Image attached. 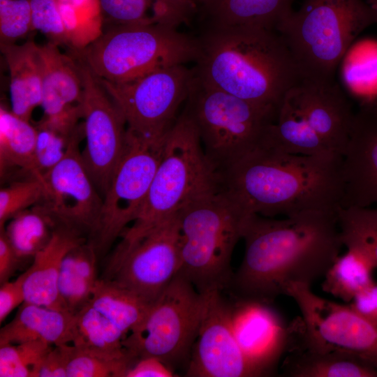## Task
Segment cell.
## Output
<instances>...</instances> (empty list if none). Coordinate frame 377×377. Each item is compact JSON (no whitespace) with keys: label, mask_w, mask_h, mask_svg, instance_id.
Listing matches in <instances>:
<instances>
[{"label":"cell","mask_w":377,"mask_h":377,"mask_svg":"<svg viewBox=\"0 0 377 377\" xmlns=\"http://www.w3.org/2000/svg\"><path fill=\"white\" fill-rule=\"evenodd\" d=\"M205 295V307L186 376H256L235 339L231 325V303L224 298L222 291Z\"/></svg>","instance_id":"2e32d148"},{"label":"cell","mask_w":377,"mask_h":377,"mask_svg":"<svg viewBox=\"0 0 377 377\" xmlns=\"http://www.w3.org/2000/svg\"><path fill=\"white\" fill-rule=\"evenodd\" d=\"M136 362L131 353L112 357L71 344L67 377H126Z\"/></svg>","instance_id":"e575fe53"},{"label":"cell","mask_w":377,"mask_h":377,"mask_svg":"<svg viewBox=\"0 0 377 377\" xmlns=\"http://www.w3.org/2000/svg\"><path fill=\"white\" fill-rule=\"evenodd\" d=\"M45 193L42 175H29L0 190V229L17 214L38 204Z\"/></svg>","instance_id":"d590c367"},{"label":"cell","mask_w":377,"mask_h":377,"mask_svg":"<svg viewBox=\"0 0 377 377\" xmlns=\"http://www.w3.org/2000/svg\"><path fill=\"white\" fill-rule=\"evenodd\" d=\"M288 103L332 151L346 147L355 112L334 80L303 77L286 94Z\"/></svg>","instance_id":"ac0fdd59"},{"label":"cell","mask_w":377,"mask_h":377,"mask_svg":"<svg viewBox=\"0 0 377 377\" xmlns=\"http://www.w3.org/2000/svg\"><path fill=\"white\" fill-rule=\"evenodd\" d=\"M205 303V294L178 274L151 304L141 323L126 335L124 348L137 360L156 357L173 371L187 366Z\"/></svg>","instance_id":"9c48e42d"},{"label":"cell","mask_w":377,"mask_h":377,"mask_svg":"<svg viewBox=\"0 0 377 377\" xmlns=\"http://www.w3.org/2000/svg\"><path fill=\"white\" fill-rule=\"evenodd\" d=\"M294 0H205L200 6L205 27H258L275 29L292 12Z\"/></svg>","instance_id":"d4e9b609"},{"label":"cell","mask_w":377,"mask_h":377,"mask_svg":"<svg viewBox=\"0 0 377 377\" xmlns=\"http://www.w3.org/2000/svg\"><path fill=\"white\" fill-rule=\"evenodd\" d=\"M103 17L116 25L156 23L148 15L154 0H98Z\"/></svg>","instance_id":"60d3db41"},{"label":"cell","mask_w":377,"mask_h":377,"mask_svg":"<svg viewBox=\"0 0 377 377\" xmlns=\"http://www.w3.org/2000/svg\"><path fill=\"white\" fill-rule=\"evenodd\" d=\"M37 128L3 106L0 108V172L3 177L11 168L35 173Z\"/></svg>","instance_id":"83f0119b"},{"label":"cell","mask_w":377,"mask_h":377,"mask_svg":"<svg viewBox=\"0 0 377 377\" xmlns=\"http://www.w3.org/2000/svg\"><path fill=\"white\" fill-rule=\"evenodd\" d=\"M24 273L13 281L1 284L0 288V323L17 307L25 302L24 292Z\"/></svg>","instance_id":"7bdbcfd3"},{"label":"cell","mask_w":377,"mask_h":377,"mask_svg":"<svg viewBox=\"0 0 377 377\" xmlns=\"http://www.w3.org/2000/svg\"><path fill=\"white\" fill-rule=\"evenodd\" d=\"M1 49L8 68L11 111L29 121L42 100L43 70L39 45L29 40L22 45H1Z\"/></svg>","instance_id":"603a6c76"},{"label":"cell","mask_w":377,"mask_h":377,"mask_svg":"<svg viewBox=\"0 0 377 377\" xmlns=\"http://www.w3.org/2000/svg\"><path fill=\"white\" fill-rule=\"evenodd\" d=\"M83 137L82 123L76 128L65 156L42 175L45 193L36 205L57 223L91 239L98 227L103 197L94 184L79 149Z\"/></svg>","instance_id":"5bb4252c"},{"label":"cell","mask_w":377,"mask_h":377,"mask_svg":"<svg viewBox=\"0 0 377 377\" xmlns=\"http://www.w3.org/2000/svg\"><path fill=\"white\" fill-rule=\"evenodd\" d=\"M79 67L83 83L82 108L86 140L82 157L103 199L125 149L127 126L98 77L84 63Z\"/></svg>","instance_id":"9a60e30c"},{"label":"cell","mask_w":377,"mask_h":377,"mask_svg":"<svg viewBox=\"0 0 377 377\" xmlns=\"http://www.w3.org/2000/svg\"><path fill=\"white\" fill-rule=\"evenodd\" d=\"M374 24L377 13L362 0H304L276 31L303 77L332 80L354 40Z\"/></svg>","instance_id":"5b68a950"},{"label":"cell","mask_w":377,"mask_h":377,"mask_svg":"<svg viewBox=\"0 0 377 377\" xmlns=\"http://www.w3.org/2000/svg\"><path fill=\"white\" fill-rule=\"evenodd\" d=\"M268 303L236 298L231 325L237 344L256 376L273 374L288 350L293 324Z\"/></svg>","instance_id":"e0dca14e"},{"label":"cell","mask_w":377,"mask_h":377,"mask_svg":"<svg viewBox=\"0 0 377 377\" xmlns=\"http://www.w3.org/2000/svg\"><path fill=\"white\" fill-rule=\"evenodd\" d=\"M194 70L185 65L161 68L132 81L114 83L99 79L123 114L127 131L140 138H163L187 99Z\"/></svg>","instance_id":"7c38bea8"},{"label":"cell","mask_w":377,"mask_h":377,"mask_svg":"<svg viewBox=\"0 0 377 377\" xmlns=\"http://www.w3.org/2000/svg\"><path fill=\"white\" fill-rule=\"evenodd\" d=\"M43 70L40 106L44 119H77L82 117L83 83L79 65L62 54L58 45L39 46Z\"/></svg>","instance_id":"ffe728a7"},{"label":"cell","mask_w":377,"mask_h":377,"mask_svg":"<svg viewBox=\"0 0 377 377\" xmlns=\"http://www.w3.org/2000/svg\"><path fill=\"white\" fill-rule=\"evenodd\" d=\"M282 364L288 377H377V367L343 353L291 340Z\"/></svg>","instance_id":"cb8c5ba5"},{"label":"cell","mask_w":377,"mask_h":377,"mask_svg":"<svg viewBox=\"0 0 377 377\" xmlns=\"http://www.w3.org/2000/svg\"><path fill=\"white\" fill-rule=\"evenodd\" d=\"M198 38L197 77L240 98L279 110L286 92L303 77L275 29L205 27Z\"/></svg>","instance_id":"3957f363"},{"label":"cell","mask_w":377,"mask_h":377,"mask_svg":"<svg viewBox=\"0 0 377 377\" xmlns=\"http://www.w3.org/2000/svg\"><path fill=\"white\" fill-rule=\"evenodd\" d=\"M85 241L77 230L57 223L48 244L36 254L24 272V302L64 311L57 288L61 263L73 247Z\"/></svg>","instance_id":"44dd1931"},{"label":"cell","mask_w":377,"mask_h":377,"mask_svg":"<svg viewBox=\"0 0 377 377\" xmlns=\"http://www.w3.org/2000/svg\"><path fill=\"white\" fill-rule=\"evenodd\" d=\"M77 52L98 78L123 83L161 68L195 62L199 41L165 24L115 25Z\"/></svg>","instance_id":"52a82bcc"},{"label":"cell","mask_w":377,"mask_h":377,"mask_svg":"<svg viewBox=\"0 0 377 377\" xmlns=\"http://www.w3.org/2000/svg\"><path fill=\"white\" fill-rule=\"evenodd\" d=\"M186 101L185 110L217 172L258 147L278 114L273 108L209 86L195 74Z\"/></svg>","instance_id":"ba28073f"},{"label":"cell","mask_w":377,"mask_h":377,"mask_svg":"<svg viewBox=\"0 0 377 377\" xmlns=\"http://www.w3.org/2000/svg\"><path fill=\"white\" fill-rule=\"evenodd\" d=\"M68 44L77 52L103 34V16L98 0H59Z\"/></svg>","instance_id":"d6a6232c"},{"label":"cell","mask_w":377,"mask_h":377,"mask_svg":"<svg viewBox=\"0 0 377 377\" xmlns=\"http://www.w3.org/2000/svg\"><path fill=\"white\" fill-rule=\"evenodd\" d=\"M33 30L45 35L57 45L68 44L59 0H29Z\"/></svg>","instance_id":"ab89813d"},{"label":"cell","mask_w":377,"mask_h":377,"mask_svg":"<svg viewBox=\"0 0 377 377\" xmlns=\"http://www.w3.org/2000/svg\"><path fill=\"white\" fill-rule=\"evenodd\" d=\"M175 372L160 360L147 357L139 359L128 370L126 377H172Z\"/></svg>","instance_id":"f6af8a7d"},{"label":"cell","mask_w":377,"mask_h":377,"mask_svg":"<svg viewBox=\"0 0 377 377\" xmlns=\"http://www.w3.org/2000/svg\"><path fill=\"white\" fill-rule=\"evenodd\" d=\"M367 3L377 13V0H367Z\"/></svg>","instance_id":"c3c4849f"},{"label":"cell","mask_w":377,"mask_h":377,"mask_svg":"<svg viewBox=\"0 0 377 377\" xmlns=\"http://www.w3.org/2000/svg\"><path fill=\"white\" fill-rule=\"evenodd\" d=\"M165 138L149 141L127 131L125 149L103 197L97 229L88 242L98 254L109 248L139 214L161 158Z\"/></svg>","instance_id":"4fadbf2b"},{"label":"cell","mask_w":377,"mask_h":377,"mask_svg":"<svg viewBox=\"0 0 377 377\" xmlns=\"http://www.w3.org/2000/svg\"><path fill=\"white\" fill-rule=\"evenodd\" d=\"M32 30L29 0H0L1 45L13 44Z\"/></svg>","instance_id":"74e56055"},{"label":"cell","mask_w":377,"mask_h":377,"mask_svg":"<svg viewBox=\"0 0 377 377\" xmlns=\"http://www.w3.org/2000/svg\"><path fill=\"white\" fill-rule=\"evenodd\" d=\"M21 260L13 250L3 229H0V283L9 281Z\"/></svg>","instance_id":"bcb514c9"},{"label":"cell","mask_w":377,"mask_h":377,"mask_svg":"<svg viewBox=\"0 0 377 377\" xmlns=\"http://www.w3.org/2000/svg\"><path fill=\"white\" fill-rule=\"evenodd\" d=\"M182 1H184V3L194 7V8H197L198 6H201L205 1V0H181Z\"/></svg>","instance_id":"7dc6e473"},{"label":"cell","mask_w":377,"mask_h":377,"mask_svg":"<svg viewBox=\"0 0 377 377\" xmlns=\"http://www.w3.org/2000/svg\"><path fill=\"white\" fill-rule=\"evenodd\" d=\"M259 146L301 155L336 153L330 149L305 121L282 101L276 121L269 125Z\"/></svg>","instance_id":"4316f807"},{"label":"cell","mask_w":377,"mask_h":377,"mask_svg":"<svg viewBox=\"0 0 377 377\" xmlns=\"http://www.w3.org/2000/svg\"><path fill=\"white\" fill-rule=\"evenodd\" d=\"M218 173L221 188L251 214L288 216L341 207L342 156L337 153L301 155L258 146Z\"/></svg>","instance_id":"7a4b0ae2"},{"label":"cell","mask_w":377,"mask_h":377,"mask_svg":"<svg viewBox=\"0 0 377 377\" xmlns=\"http://www.w3.org/2000/svg\"><path fill=\"white\" fill-rule=\"evenodd\" d=\"M54 346L42 341L0 344V377H31V372Z\"/></svg>","instance_id":"8d00e7d4"},{"label":"cell","mask_w":377,"mask_h":377,"mask_svg":"<svg viewBox=\"0 0 377 377\" xmlns=\"http://www.w3.org/2000/svg\"><path fill=\"white\" fill-rule=\"evenodd\" d=\"M251 214L221 186L178 212L181 267L179 274L200 293L229 288L234 248Z\"/></svg>","instance_id":"277c9868"},{"label":"cell","mask_w":377,"mask_h":377,"mask_svg":"<svg viewBox=\"0 0 377 377\" xmlns=\"http://www.w3.org/2000/svg\"><path fill=\"white\" fill-rule=\"evenodd\" d=\"M89 303L126 335L141 323L151 306L129 291L101 278L98 279Z\"/></svg>","instance_id":"4dcf8cb0"},{"label":"cell","mask_w":377,"mask_h":377,"mask_svg":"<svg viewBox=\"0 0 377 377\" xmlns=\"http://www.w3.org/2000/svg\"><path fill=\"white\" fill-rule=\"evenodd\" d=\"M337 218L343 246L358 249L377 268V207H339Z\"/></svg>","instance_id":"836d02e7"},{"label":"cell","mask_w":377,"mask_h":377,"mask_svg":"<svg viewBox=\"0 0 377 377\" xmlns=\"http://www.w3.org/2000/svg\"><path fill=\"white\" fill-rule=\"evenodd\" d=\"M285 295L295 300L302 313L293 320L295 341L348 354L377 367V325L350 305L316 295L311 285L290 283Z\"/></svg>","instance_id":"8fae6325"},{"label":"cell","mask_w":377,"mask_h":377,"mask_svg":"<svg viewBox=\"0 0 377 377\" xmlns=\"http://www.w3.org/2000/svg\"><path fill=\"white\" fill-rule=\"evenodd\" d=\"M339 256L324 275L322 289L324 292L351 302L360 292L374 283L372 276L376 269L370 258L354 247Z\"/></svg>","instance_id":"f1b7e54d"},{"label":"cell","mask_w":377,"mask_h":377,"mask_svg":"<svg viewBox=\"0 0 377 377\" xmlns=\"http://www.w3.org/2000/svg\"><path fill=\"white\" fill-rule=\"evenodd\" d=\"M365 319L377 325V283L357 295L349 304Z\"/></svg>","instance_id":"ee69618b"},{"label":"cell","mask_w":377,"mask_h":377,"mask_svg":"<svg viewBox=\"0 0 377 377\" xmlns=\"http://www.w3.org/2000/svg\"><path fill=\"white\" fill-rule=\"evenodd\" d=\"M75 315L28 302L0 330V344L42 341L52 346L73 344Z\"/></svg>","instance_id":"7402d4cb"},{"label":"cell","mask_w":377,"mask_h":377,"mask_svg":"<svg viewBox=\"0 0 377 377\" xmlns=\"http://www.w3.org/2000/svg\"><path fill=\"white\" fill-rule=\"evenodd\" d=\"M35 147V173L41 176L55 165L66 154L71 137L38 124ZM75 133V132H74Z\"/></svg>","instance_id":"f35d334b"},{"label":"cell","mask_w":377,"mask_h":377,"mask_svg":"<svg viewBox=\"0 0 377 377\" xmlns=\"http://www.w3.org/2000/svg\"><path fill=\"white\" fill-rule=\"evenodd\" d=\"M126 337L89 303L75 314V337L73 345L105 355L121 357L129 353L123 345Z\"/></svg>","instance_id":"f546056e"},{"label":"cell","mask_w":377,"mask_h":377,"mask_svg":"<svg viewBox=\"0 0 377 377\" xmlns=\"http://www.w3.org/2000/svg\"><path fill=\"white\" fill-rule=\"evenodd\" d=\"M219 186L196 126L184 110L166 135L161 158L139 214L120 237L140 235Z\"/></svg>","instance_id":"8992f818"},{"label":"cell","mask_w":377,"mask_h":377,"mask_svg":"<svg viewBox=\"0 0 377 377\" xmlns=\"http://www.w3.org/2000/svg\"><path fill=\"white\" fill-rule=\"evenodd\" d=\"M121 237L101 279L151 305L180 270L178 212L140 235Z\"/></svg>","instance_id":"30bf717a"},{"label":"cell","mask_w":377,"mask_h":377,"mask_svg":"<svg viewBox=\"0 0 377 377\" xmlns=\"http://www.w3.org/2000/svg\"><path fill=\"white\" fill-rule=\"evenodd\" d=\"M341 207H377V104L361 105L342 154Z\"/></svg>","instance_id":"d6986e66"},{"label":"cell","mask_w":377,"mask_h":377,"mask_svg":"<svg viewBox=\"0 0 377 377\" xmlns=\"http://www.w3.org/2000/svg\"><path fill=\"white\" fill-rule=\"evenodd\" d=\"M97 252L92 244L81 242L64 256L58 279V294L64 311L75 315L90 301L98 280Z\"/></svg>","instance_id":"484cf974"},{"label":"cell","mask_w":377,"mask_h":377,"mask_svg":"<svg viewBox=\"0 0 377 377\" xmlns=\"http://www.w3.org/2000/svg\"><path fill=\"white\" fill-rule=\"evenodd\" d=\"M70 345L54 346L34 368L31 377H67Z\"/></svg>","instance_id":"b9f144b4"},{"label":"cell","mask_w":377,"mask_h":377,"mask_svg":"<svg viewBox=\"0 0 377 377\" xmlns=\"http://www.w3.org/2000/svg\"><path fill=\"white\" fill-rule=\"evenodd\" d=\"M56 226L50 214L35 205L13 216L1 229L22 261L33 259L48 244Z\"/></svg>","instance_id":"1f68e13d"},{"label":"cell","mask_w":377,"mask_h":377,"mask_svg":"<svg viewBox=\"0 0 377 377\" xmlns=\"http://www.w3.org/2000/svg\"><path fill=\"white\" fill-rule=\"evenodd\" d=\"M245 251L229 286L236 298L272 303L293 283L323 277L343 246L337 212L310 210L276 219L251 214Z\"/></svg>","instance_id":"6da1fadb"}]
</instances>
